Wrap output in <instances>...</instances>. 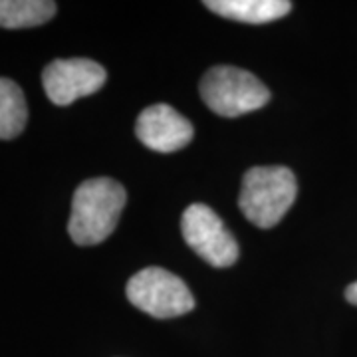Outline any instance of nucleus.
<instances>
[{
    "mask_svg": "<svg viewBox=\"0 0 357 357\" xmlns=\"http://www.w3.org/2000/svg\"><path fill=\"white\" fill-rule=\"evenodd\" d=\"M56 8L52 0H0V28L18 30L46 24Z\"/></svg>",
    "mask_w": 357,
    "mask_h": 357,
    "instance_id": "obj_9",
    "label": "nucleus"
},
{
    "mask_svg": "<svg viewBox=\"0 0 357 357\" xmlns=\"http://www.w3.org/2000/svg\"><path fill=\"white\" fill-rule=\"evenodd\" d=\"M181 230L185 243L211 266L227 268L238 260L241 248L236 238L211 206L203 203L187 206L181 218Z\"/></svg>",
    "mask_w": 357,
    "mask_h": 357,
    "instance_id": "obj_5",
    "label": "nucleus"
},
{
    "mask_svg": "<svg viewBox=\"0 0 357 357\" xmlns=\"http://www.w3.org/2000/svg\"><path fill=\"white\" fill-rule=\"evenodd\" d=\"M28 105L22 88L8 79L0 77V139H14L26 128Z\"/></svg>",
    "mask_w": 357,
    "mask_h": 357,
    "instance_id": "obj_10",
    "label": "nucleus"
},
{
    "mask_svg": "<svg viewBox=\"0 0 357 357\" xmlns=\"http://www.w3.org/2000/svg\"><path fill=\"white\" fill-rule=\"evenodd\" d=\"M204 6L222 18L246 24L274 22L292 10V2L286 0H206Z\"/></svg>",
    "mask_w": 357,
    "mask_h": 357,
    "instance_id": "obj_8",
    "label": "nucleus"
},
{
    "mask_svg": "<svg viewBox=\"0 0 357 357\" xmlns=\"http://www.w3.org/2000/svg\"><path fill=\"white\" fill-rule=\"evenodd\" d=\"M128 300L133 306L153 316L167 319L189 314L195 298L189 286L165 268H143L128 282Z\"/></svg>",
    "mask_w": 357,
    "mask_h": 357,
    "instance_id": "obj_4",
    "label": "nucleus"
},
{
    "mask_svg": "<svg viewBox=\"0 0 357 357\" xmlns=\"http://www.w3.org/2000/svg\"><path fill=\"white\" fill-rule=\"evenodd\" d=\"M137 139L159 153H173L192 141L195 129L191 121L167 103L145 107L135 123Z\"/></svg>",
    "mask_w": 357,
    "mask_h": 357,
    "instance_id": "obj_7",
    "label": "nucleus"
},
{
    "mask_svg": "<svg viewBox=\"0 0 357 357\" xmlns=\"http://www.w3.org/2000/svg\"><path fill=\"white\" fill-rule=\"evenodd\" d=\"M345 300H347L349 304L357 306V282L349 284V286L345 288Z\"/></svg>",
    "mask_w": 357,
    "mask_h": 357,
    "instance_id": "obj_11",
    "label": "nucleus"
},
{
    "mask_svg": "<svg viewBox=\"0 0 357 357\" xmlns=\"http://www.w3.org/2000/svg\"><path fill=\"white\" fill-rule=\"evenodd\" d=\"M126 203L128 192L114 178L84 181L72 199V215L68 222L70 238L77 246L103 243L117 227Z\"/></svg>",
    "mask_w": 357,
    "mask_h": 357,
    "instance_id": "obj_1",
    "label": "nucleus"
},
{
    "mask_svg": "<svg viewBox=\"0 0 357 357\" xmlns=\"http://www.w3.org/2000/svg\"><path fill=\"white\" fill-rule=\"evenodd\" d=\"M201 98L217 115L238 117L264 107L270 89L243 68L215 66L201 79Z\"/></svg>",
    "mask_w": 357,
    "mask_h": 357,
    "instance_id": "obj_3",
    "label": "nucleus"
},
{
    "mask_svg": "<svg viewBox=\"0 0 357 357\" xmlns=\"http://www.w3.org/2000/svg\"><path fill=\"white\" fill-rule=\"evenodd\" d=\"M105 79V68L88 58L54 60L42 72L44 91L56 105H70L79 98H88L103 88Z\"/></svg>",
    "mask_w": 357,
    "mask_h": 357,
    "instance_id": "obj_6",
    "label": "nucleus"
},
{
    "mask_svg": "<svg viewBox=\"0 0 357 357\" xmlns=\"http://www.w3.org/2000/svg\"><path fill=\"white\" fill-rule=\"evenodd\" d=\"M298 192L288 167H252L244 173L238 206L258 229H272L290 211Z\"/></svg>",
    "mask_w": 357,
    "mask_h": 357,
    "instance_id": "obj_2",
    "label": "nucleus"
}]
</instances>
